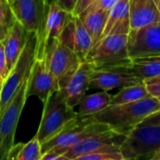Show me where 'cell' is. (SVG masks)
Instances as JSON below:
<instances>
[{"label":"cell","instance_id":"obj_1","mask_svg":"<svg viewBox=\"0 0 160 160\" xmlns=\"http://www.w3.org/2000/svg\"><path fill=\"white\" fill-rule=\"evenodd\" d=\"M158 110L160 100L150 95L135 102L109 105L92 115L97 122L107 125L116 133L127 136L147 116Z\"/></svg>","mask_w":160,"mask_h":160},{"label":"cell","instance_id":"obj_2","mask_svg":"<svg viewBox=\"0 0 160 160\" xmlns=\"http://www.w3.org/2000/svg\"><path fill=\"white\" fill-rule=\"evenodd\" d=\"M111 129L97 122L93 115L77 114L53 138L41 144L40 160H63V155L70 147L95 134Z\"/></svg>","mask_w":160,"mask_h":160},{"label":"cell","instance_id":"obj_3","mask_svg":"<svg viewBox=\"0 0 160 160\" xmlns=\"http://www.w3.org/2000/svg\"><path fill=\"white\" fill-rule=\"evenodd\" d=\"M77 114L78 112L68 105L62 89L54 91L43 103L42 116L36 134L40 143L57 135Z\"/></svg>","mask_w":160,"mask_h":160},{"label":"cell","instance_id":"obj_4","mask_svg":"<svg viewBox=\"0 0 160 160\" xmlns=\"http://www.w3.org/2000/svg\"><path fill=\"white\" fill-rule=\"evenodd\" d=\"M128 34H109L94 44L85 61L95 68H105L131 63L128 50Z\"/></svg>","mask_w":160,"mask_h":160},{"label":"cell","instance_id":"obj_5","mask_svg":"<svg viewBox=\"0 0 160 160\" xmlns=\"http://www.w3.org/2000/svg\"><path fill=\"white\" fill-rule=\"evenodd\" d=\"M160 150V126L138 125L121 143L125 160L148 159Z\"/></svg>","mask_w":160,"mask_h":160},{"label":"cell","instance_id":"obj_6","mask_svg":"<svg viewBox=\"0 0 160 160\" xmlns=\"http://www.w3.org/2000/svg\"><path fill=\"white\" fill-rule=\"evenodd\" d=\"M37 47V35L35 33H29L25 46L22 51L16 64L9 71L8 77L4 80L0 98V113L11 101L20 85L29 77L31 68L36 60Z\"/></svg>","mask_w":160,"mask_h":160},{"label":"cell","instance_id":"obj_7","mask_svg":"<svg viewBox=\"0 0 160 160\" xmlns=\"http://www.w3.org/2000/svg\"><path fill=\"white\" fill-rule=\"evenodd\" d=\"M27 83L28 78L20 85L11 101L0 113V160L7 158L10 148L14 145L18 122L28 98Z\"/></svg>","mask_w":160,"mask_h":160},{"label":"cell","instance_id":"obj_8","mask_svg":"<svg viewBox=\"0 0 160 160\" xmlns=\"http://www.w3.org/2000/svg\"><path fill=\"white\" fill-rule=\"evenodd\" d=\"M50 3L47 0H10L16 20L29 33H35L38 46L42 42Z\"/></svg>","mask_w":160,"mask_h":160},{"label":"cell","instance_id":"obj_9","mask_svg":"<svg viewBox=\"0 0 160 160\" xmlns=\"http://www.w3.org/2000/svg\"><path fill=\"white\" fill-rule=\"evenodd\" d=\"M43 59L46 61L50 71L55 77L60 89L65 87L69 78L82 63L75 52L60 41L47 52Z\"/></svg>","mask_w":160,"mask_h":160},{"label":"cell","instance_id":"obj_10","mask_svg":"<svg viewBox=\"0 0 160 160\" xmlns=\"http://www.w3.org/2000/svg\"><path fill=\"white\" fill-rule=\"evenodd\" d=\"M128 50L130 59L160 55V22L130 29Z\"/></svg>","mask_w":160,"mask_h":160},{"label":"cell","instance_id":"obj_11","mask_svg":"<svg viewBox=\"0 0 160 160\" xmlns=\"http://www.w3.org/2000/svg\"><path fill=\"white\" fill-rule=\"evenodd\" d=\"M125 138V135L116 133L112 129L95 134L67 150L63 155V160H79L83 156L100 151L118 152Z\"/></svg>","mask_w":160,"mask_h":160},{"label":"cell","instance_id":"obj_12","mask_svg":"<svg viewBox=\"0 0 160 160\" xmlns=\"http://www.w3.org/2000/svg\"><path fill=\"white\" fill-rule=\"evenodd\" d=\"M143 82V80L129 71L125 65L95 68L91 76L89 89L110 92L113 89H120Z\"/></svg>","mask_w":160,"mask_h":160},{"label":"cell","instance_id":"obj_13","mask_svg":"<svg viewBox=\"0 0 160 160\" xmlns=\"http://www.w3.org/2000/svg\"><path fill=\"white\" fill-rule=\"evenodd\" d=\"M72 13L60 7L55 1H52L49 5L48 14L45 22L44 36L42 42L37 47L36 59H43L49 50L59 41L60 35Z\"/></svg>","mask_w":160,"mask_h":160},{"label":"cell","instance_id":"obj_14","mask_svg":"<svg viewBox=\"0 0 160 160\" xmlns=\"http://www.w3.org/2000/svg\"><path fill=\"white\" fill-rule=\"evenodd\" d=\"M58 82L50 71L44 59H36L31 68L27 83V97L37 96L42 103L56 90Z\"/></svg>","mask_w":160,"mask_h":160},{"label":"cell","instance_id":"obj_15","mask_svg":"<svg viewBox=\"0 0 160 160\" xmlns=\"http://www.w3.org/2000/svg\"><path fill=\"white\" fill-rule=\"evenodd\" d=\"M95 69L94 65L89 62H82L69 78L62 91L65 95L66 101L70 108H75L79 105L82 99L85 97L90 88V81L92 73Z\"/></svg>","mask_w":160,"mask_h":160},{"label":"cell","instance_id":"obj_16","mask_svg":"<svg viewBox=\"0 0 160 160\" xmlns=\"http://www.w3.org/2000/svg\"><path fill=\"white\" fill-rule=\"evenodd\" d=\"M130 29L160 22V13L155 0H128Z\"/></svg>","mask_w":160,"mask_h":160},{"label":"cell","instance_id":"obj_17","mask_svg":"<svg viewBox=\"0 0 160 160\" xmlns=\"http://www.w3.org/2000/svg\"><path fill=\"white\" fill-rule=\"evenodd\" d=\"M29 32H27L25 28L16 21L4 38L3 43L9 71L16 64L22 51L23 50Z\"/></svg>","mask_w":160,"mask_h":160},{"label":"cell","instance_id":"obj_18","mask_svg":"<svg viewBox=\"0 0 160 160\" xmlns=\"http://www.w3.org/2000/svg\"><path fill=\"white\" fill-rule=\"evenodd\" d=\"M129 31L128 0H121L110 9L102 38L109 34H128Z\"/></svg>","mask_w":160,"mask_h":160},{"label":"cell","instance_id":"obj_19","mask_svg":"<svg viewBox=\"0 0 160 160\" xmlns=\"http://www.w3.org/2000/svg\"><path fill=\"white\" fill-rule=\"evenodd\" d=\"M108 15L109 11L103 9L84 10L80 15H78L89 32L93 40V45L102 38L108 20Z\"/></svg>","mask_w":160,"mask_h":160},{"label":"cell","instance_id":"obj_20","mask_svg":"<svg viewBox=\"0 0 160 160\" xmlns=\"http://www.w3.org/2000/svg\"><path fill=\"white\" fill-rule=\"evenodd\" d=\"M127 67L143 81L158 77L160 75V55L131 59V63Z\"/></svg>","mask_w":160,"mask_h":160},{"label":"cell","instance_id":"obj_21","mask_svg":"<svg viewBox=\"0 0 160 160\" xmlns=\"http://www.w3.org/2000/svg\"><path fill=\"white\" fill-rule=\"evenodd\" d=\"M112 97V95H111L109 92L102 90L90 95H85V97L77 106V112L82 115L95 114L110 105Z\"/></svg>","mask_w":160,"mask_h":160},{"label":"cell","instance_id":"obj_22","mask_svg":"<svg viewBox=\"0 0 160 160\" xmlns=\"http://www.w3.org/2000/svg\"><path fill=\"white\" fill-rule=\"evenodd\" d=\"M74 34H73V51L78 55L82 62L85 61V58L93 46L92 38L83 25L79 16L74 15Z\"/></svg>","mask_w":160,"mask_h":160},{"label":"cell","instance_id":"obj_23","mask_svg":"<svg viewBox=\"0 0 160 160\" xmlns=\"http://www.w3.org/2000/svg\"><path fill=\"white\" fill-rule=\"evenodd\" d=\"M149 96L150 94L148 92L147 86L143 82L134 85H129L120 88V90L116 94L112 95L110 105H119V104L135 102L142 98H145Z\"/></svg>","mask_w":160,"mask_h":160},{"label":"cell","instance_id":"obj_24","mask_svg":"<svg viewBox=\"0 0 160 160\" xmlns=\"http://www.w3.org/2000/svg\"><path fill=\"white\" fill-rule=\"evenodd\" d=\"M16 21L10 6V0H0V41L4 40Z\"/></svg>","mask_w":160,"mask_h":160},{"label":"cell","instance_id":"obj_25","mask_svg":"<svg viewBox=\"0 0 160 160\" xmlns=\"http://www.w3.org/2000/svg\"><path fill=\"white\" fill-rule=\"evenodd\" d=\"M41 157V143L38 137L35 136L31 141L23 144L17 160H40Z\"/></svg>","mask_w":160,"mask_h":160},{"label":"cell","instance_id":"obj_26","mask_svg":"<svg viewBox=\"0 0 160 160\" xmlns=\"http://www.w3.org/2000/svg\"><path fill=\"white\" fill-rule=\"evenodd\" d=\"M79 160H125L120 151H100L80 158Z\"/></svg>","mask_w":160,"mask_h":160},{"label":"cell","instance_id":"obj_27","mask_svg":"<svg viewBox=\"0 0 160 160\" xmlns=\"http://www.w3.org/2000/svg\"><path fill=\"white\" fill-rule=\"evenodd\" d=\"M121 0H95L85 10H93V9H103L110 11V9L114 7ZM84 11V10H83ZM82 11V12H83Z\"/></svg>","mask_w":160,"mask_h":160},{"label":"cell","instance_id":"obj_28","mask_svg":"<svg viewBox=\"0 0 160 160\" xmlns=\"http://www.w3.org/2000/svg\"><path fill=\"white\" fill-rule=\"evenodd\" d=\"M9 73V69L8 67V61H7V56L5 52V48H4V43L3 40L0 41V76L5 80Z\"/></svg>","mask_w":160,"mask_h":160},{"label":"cell","instance_id":"obj_29","mask_svg":"<svg viewBox=\"0 0 160 160\" xmlns=\"http://www.w3.org/2000/svg\"><path fill=\"white\" fill-rule=\"evenodd\" d=\"M140 125H156L160 126V110L147 116Z\"/></svg>","mask_w":160,"mask_h":160},{"label":"cell","instance_id":"obj_30","mask_svg":"<svg viewBox=\"0 0 160 160\" xmlns=\"http://www.w3.org/2000/svg\"><path fill=\"white\" fill-rule=\"evenodd\" d=\"M53 1H55L60 7H62L63 8H65L70 13H73L78 2V0H53Z\"/></svg>","mask_w":160,"mask_h":160},{"label":"cell","instance_id":"obj_31","mask_svg":"<svg viewBox=\"0 0 160 160\" xmlns=\"http://www.w3.org/2000/svg\"><path fill=\"white\" fill-rule=\"evenodd\" d=\"M95 0H78L77 2V5H76V8L73 11V15H80L83 10H85Z\"/></svg>","mask_w":160,"mask_h":160},{"label":"cell","instance_id":"obj_32","mask_svg":"<svg viewBox=\"0 0 160 160\" xmlns=\"http://www.w3.org/2000/svg\"><path fill=\"white\" fill-rule=\"evenodd\" d=\"M146 86H147V89H148V92L151 96L158 98L160 100V82H148L146 83Z\"/></svg>","mask_w":160,"mask_h":160},{"label":"cell","instance_id":"obj_33","mask_svg":"<svg viewBox=\"0 0 160 160\" xmlns=\"http://www.w3.org/2000/svg\"><path fill=\"white\" fill-rule=\"evenodd\" d=\"M23 144H24V143H17V144L14 143V145L10 148V150H9V152H8V154L6 159L17 160V158H18V156H19L21 150H22Z\"/></svg>","mask_w":160,"mask_h":160},{"label":"cell","instance_id":"obj_34","mask_svg":"<svg viewBox=\"0 0 160 160\" xmlns=\"http://www.w3.org/2000/svg\"><path fill=\"white\" fill-rule=\"evenodd\" d=\"M160 82V75L158 77H155V78H151V79H148V80H145L144 82L148 83V82Z\"/></svg>","mask_w":160,"mask_h":160},{"label":"cell","instance_id":"obj_35","mask_svg":"<svg viewBox=\"0 0 160 160\" xmlns=\"http://www.w3.org/2000/svg\"><path fill=\"white\" fill-rule=\"evenodd\" d=\"M3 82H4V79H3L2 77H0V98H1V92H2Z\"/></svg>","mask_w":160,"mask_h":160},{"label":"cell","instance_id":"obj_36","mask_svg":"<svg viewBox=\"0 0 160 160\" xmlns=\"http://www.w3.org/2000/svg\"><path fill=\"white\" fill-rule=\"evenodd\" d=\"M156 3H157V6H158V11L160 13V0H155Z\"/></svg>","mask_w":160,"mask_h":160},{"label":"cell","instance_id":"obj_37","mask_svg":"<svg viewBox=\"0 0 160 160\" xmlns=\"http://www.w3.org/2000/svg\"><path fill=\"white\" fill-rule=\"evenodd\" d=\"M47 1H48V2H49V3H51V2H52V0H47Z\"/></svg>","mask_w":160,"mask_h":160},{"label":"cell","instance_id":"obj_38","mask_svg":"<svg viewBox=\"0 0 160 160\" xmlns=\"http://www.w3.org/2000/svg\"><path fill=\"white\" fill-rule=\"evenodd\" d=\"M0 77H1V76H0Z\"/></svg>","mask_w":160,"mask_h":160}]
</instances>
